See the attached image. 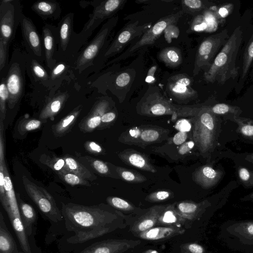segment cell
Masks as SVG:
<instances>
[{
	"label": "cell",
	"instance_id": "cell-1",
	"mask_svg": "<svg viewBox=\"0 0 253 253\" xmlns=\"http://www.w3.org/2000/svg\"><path fill=\"white\" fill-rule=\"evenodd\" d=\"M61 211L66 228L75 233L68 240L74 244L83 243L110 232L116 219L114 213L100 205L62 204Z\"/></svg>",
	"mask_w": 253,
	"mask_h": 253
},
{
	"label": "cell",
	"instance_id": "cell-2",
	"mask_svg": "<svg viewBox=\"0 0 253 253\" xmlns=\"http://www.w3.org/2000/svg\"><path fill=\"white\" fill-rule=\"evenodd\" d=\"M243 31L240 26L234 30L226 43L215 56L210 67L204 73L207 82L224 84L238 75L236 65L237 56L242 44Z\"/></svg>",
	"mask_w": 253,
	"mask_h": 253
},
{
	"label": "cell",
	"instance_id": "cell-3",
	"mask_svg": "<svg viewBox=\"0 0 253 253\" xmlns=\"http://www.w3.org/2000/svg\"><path fill=\"white\" fill-rule=\"evenodd\" d=\"M126 0H108L88 1L93 7L92 12L82 30L79 33L75 32L70 52L71 62L73 64L78 55L94 31L104 20L111 18L118 12Z\"/></svg>",
	"mask_w": 253,
	"mask_h": 253
},
{
	"label": "cell",
	"instance_id": "cell-4",
	"mask_svg": "<svg viewBox=\"0 0 253 253\" xmlns=\"http://www.w3.org/2000/svg\"><path fill=\"white\" fill-rule=\"evenodd\" d=\"M201 108L179 106L167 99L156 87H150L137 103V112L147 116L172 115V119L179 116H195Z\"/></svg>",
	"mask_w": 253,
	"mask_h": 253
},
{
	"label": "cell",
	"instance_id": "cell-5",
	"mask_svg": "<svg viewBox=\"0 0 253 253\" xmlns=\"http://www.w3.org/2000/svg\"><path fill=\"white\" fill-rule=\"evenodd\" d=\"M26 71V52L15 48L3 77L8 93V108L13 109L20 103L25 93Z\"/></svg>",
	"mask_w": 253,
	"mask_h": 253
},
{
	"label": "cell",
	"instance_id": "cell-6",
	"mask_svg": "<svg viewBox=\"0 0 253 253\" xmlns=\"http://www.w3.org/2000/svg\"><path fill=\"white\" fill-rule=\"evenodd\" d=\"M22 7L19 0H2L0 3V44L9 51L20 24Z\"/></svg>",
	"mask_w": 253,
	"mask_h": 253
},
{
	"label": "cell",
	"instance_id": "cell-7",
	"mask_svg": "<svg viewBox=\"0 0 253 253\" xmlns=\"http://www.w3.org/2000/svg\"><path fill=\"white\" fill-rule=\"evenodd\" d=\"M117 21L118 17L110 19L102 25L91 41L81 50L73 65V69L78 74H81L93 65Z\"/></svg>",
	"mask_w": 253,
	"mask_h": 253
},
{
	"label": "cell",
	"instance_id": "cell-8",
	"mask_svg": "<svg viewBox=\"0 0 253 253\" xmlns=\"http://www.w3.org/2000/svg\"><path fill=\"white\" fill-rule=\"evenodd\" d=\"M216 121L208 108L202 107L195 115L193 129V140L199 151L206 153L213 146L215 139Z\"/></svg>",
	"mask_w": 253,
	"mask_h": 253
},
{
	"label": "cell",
	"instance_id": "cell-9",
	"mask_svg": "<svg viewBox=\"0 0 253 253\" xmlns=\"http://www.w3.org/2000/svg\"><path fill=\"white\" fill-rule=\"evenodd\" d=\"M227 29L211 35L200 43L196 55L193 75H197L204 69H208L215 56L229 38Z\"/></svg>",
	"mask_w": 253,
	"mask_h": 253
},
{
	"label": "cell",
	"instance_id": "cell-10",
	"mask_svg": "<svg viewBox=\"0 0 253 253\" xmlns=\"http://www.w3.org/2000/svg\"><path fill=\"white\" fill-rule=\"evenodd\" d=\"M25 189L40 210L54 222L61 221L63 214L58 208L52 196L44 188L39 186L26 176L22 177Z\"/></svg>",
	"mask_w": 253,
	"mask_h": 253
},
{
	"label": "cell",
	"instance_id": "cell-11",
	"mask_svg": "<svg viewBox=\"0 0 253 253\" xmlns=\"http://www.w3.org/2000/svg\"><path fill=\"white\" fill-rule=\"evenodd\" d=\"M183 13L182 10L176 13L168 15L160 19L143 35L139 40L130 46L120 56L109 62L107 65L125 59L142 47L153 44L169 26L177 22Z\"/></svg>",
	"mask_w": 253,
	"mask_h": 253
},
{
	"label": "cell",
	"instance_id": "cell-12",
	"mask_svg": "<svg viewBox=\"0 0 253 253\" xmlns=\"http://www.w3.org/2000/svg\"><path fill=\"white\" fill-rule=\"evenodd\" d=\"M169 130L158 126H134L127 129L120 136V142L142 148L163 140Z\"/></svg>",
	"mask_w": 253,
	"mask_h": 253
},
{
	"label": "cell",
	"instance_id": "cell-13",
	"mask_svg": "<svg viewBox=\"0 0 253 253\" xmlns=\"http://www.w3.org/2000/svg\"><path fill=\"white\" fill-rule=\"evenodd\" d=\"M20 25L27 53L43 64L45 59L42 38L33 21L23 13Z\"/></svg>",
	"mask_w": 253,
	"mask_h": 253
},
{
	"label": "cell",
	"instance_id": "cell-14",
	"mask_svg": "<svg viewBox=\"0 0 253 253\" xmlns=\"http://www.w3.org/2000/svg\"><path fill=\"white\" fill-rule=\"evenodd\" d=\"M151 23L139 25V21L129 23L116 36L104 54L105 58L112 57L120 53L133 40L143 35L151 27Z\"/></svg>",
	"mask_w": 253,
	"mask_h": 253
},
{
	"label": "cell",
	"instance_id": "cell-15",
	"mask_svg": "<svg viewBox=\"0 0 253 253\" xmlns=\"http://www.w3.org/2000/svg\"><path fill=\"white\" fill-rule=\"evenodd\" d=\"M74 17V13H68L62 17L57 26L59 39L55 55L57 61H65L71 63L70 51L75 32L73 30Z\"/></svg>",
	"mask_w": 253,
	"mask_h": 253
},
{
	"label": "cell",
	"instance_id": "cell-16",
	"mask_svg": "<svg viewBox=\"0 0 253 253\" xmlns=\"http://www.w3.org/2000/svg\"><path fill=\"white\" fill-rule=\"evenodd\" d=\"M42 41L45 64L49 71L57 62L55 55L59 44L57 27L45 24L42 28Z\"/></svg>",
	"mask_w": 253,
	"mask_h": 253
},
{
	"label": "cell",
	"instance_id": "cell-17",
	"mask_svg": "<svg viewBox=\"0 0 253 253\" xmlns=\"http://www.w3.org/2000/svg\"><path fill=\"white\" fill-rule=\"evenodd\" d=\"M110 103L105 99H99L94 103L89 113L79 124V127L83 132H89L98 127L102 116L110 109Z\"/></svg>",
	"mask_w": 253,
	"mask_h": 253
},
{
	"label": "cell",
	"instance_id": "cell-18",
	"mask_svg": "<svg viewBox=\"0 0 253 253\" xmlns=\"http://www.w3.org/2000/svg\"><path fill=\"white\" fill-rule=\"evenodd\" d=\"M137 242L107 240L94 243L81 253H120L137 245Z\"/></svg>",
	"mask_w": 253,
	"mask_h": 253
},
{
	"label": "cell",
	"instance_id": "cell-19",
	"mask_svg": "<svg viewBox=\"0 0 253 253\" xmlns=\"http://www.w3.org/2000/svg\"><path fill=\"white\" fill-rule=\"evenodd\" d=\"M26 71L32 83L48 88L49 71L42 64L26 52Z\"/></svg>",
	"mask_w": 253,
	"mask_h": 253
},
{
	"label": "cell",
	"instance_id": "cell-20",
	"mask_svg": "<svg viewBox=\"0 0 253 253\" xmlns=\"http://www.w3.org/2000/svg\"><path fill=\"white\" fill-rule=\"evenodd\" d=\"M119 158L126 164L143 170L155 173L157 171L148 157L144 154L131 149L123 150L118 154Z\"/></svg>",
	"mask_w": 253,
	"mask_h": 253
},
{
	"label": "cell",
	"instance_id": "cell-21",
	"mask_svg": "<svg viewBox=\"0 0 253 253\" xmlns=\"http://www.w3.org/2000/svg\"><path fill=\"white\" fill-rule=\"evenodd\" d=\"M69 97V94L67 91H58L51 95L41 111L39 116L40 119H53L63 107Z\"/></svg>",
	"mask_w": 253,
	"mask_h": 253
},
{
	"label": "cell",
	"instance_id": "cell-22",
	"mask_svg": "<svg viewBox=\"0 0 253 253\" xmlns=\"http://www.w3.org/2000/svg\"><path fill=\"white\" fill-rule=\"evenodd\" d=\"M31 9L44 20H57L61 13L60 3L55 0H38L33 3Z\"/></svg>",
	"mask_w": 253,
	"mask_h": 253
},
{
	"label": "cell",
	"instance_id": "cell-23",
	"mask_svg": "<svg viewBox=\"0 0 253 253\" xmlns=\"http://www.w3.org/2000/svg\"><path fill=\"white\" fill-rule=\"evenodd\" d=\"M166 206L157 205L149 210L134 223L132 231L139 234L153 227L157 223L158 219Z\"/></svg>",
	"mask_w": 253,
	"mask_h": 253
},
{
	"label": "cell",
	"instance_id": "cell-24",
	"mask_svg": "<svg viewBox=\"0 0 253 253\" xmlns=\"http://www.w3.org/2000/svg\"><path fill=\"white\" fill-rule=\"evenodd\" d=\"M73 68L71 63L65 61H57L49 70V87L51 95L59 87L63 81L67 77L70 69Z\"/></svg>",
	"mask_w": 253,
	"mask_h": 253
},
{
	"label": "cell",
	"instance_id": "cell-25",
	"mask_svg": "<svg viewBox=\"0 0 253 253\" xmlns=\"http://www.w3.org/2000/svg\"><path fill=\"white\" fill-rule=\"evenodd\" d=\"M184 230L177 227L160 226L152 227L138 234L139 238L146 240L156 241L182 234Z\"/></svg>",
	"mask_w": 253,
	"mask_h": 253
},
{
	"label": "cell",
	"instance_id": "cell-26",
	"mask_svg": "<svg viewBox=\"0 0 253 253\" xmlns=\"http://www.w3.org/2000/svg\"><path fill=\"white\" fill-rule=\"evenodd\" d=\"M220 173L209 166L198 169L193 173L195 182L204 188H208L214 185L220 178Z\"/></svg>",
	"mask_w": 253,
	"mask_h": 253
},
{
	"label": "cell",
	"instance_id": "cell-27",
	"mask_svg": "<svg viewBox=\"0 0 253 253\" xmlns=\"http://www.w3.org/2000/svg\"><path fill=\"white\" fill-rule=\"evenodd\" d=\"M4 187L6 191L8 209L6 211L8 217H21L20 211L12 183L9 176L6 164L4 165Z\"/></svg>",
	"mask_w": 253,
	"mask_h": 253
},
{
	"label": "cell",
	"instance_id": "cell-28",
	"mask_svg": "<svg viewBox=\"0 0 253 253\" xmlns=\"http://www.w3.org/2000/svg\"><path fill=\"white\" fill-rule=\"evenodd\" d=\"M83 108L82 105L74 108L66 116L61 119L52 127L54 136L60 137L68 133L76 123Z\"/></svg>",
	"mask_w": 253,
	"mask_h": 253
},
{
	"label": "cell",
	"instance_id": "cell-29",
	"mask_svg": "<svg viewBox=\"0 0 253 253\" xmlns=\"http://www.w3.org/2000/svg\"><path fill=\"white\" fill-rule=\"evenodd\" d=\"M184 218L177 211L174 205L167 206L161 213L157 221L158 224L177 227L184 221Z\"/></svg>",
	"mask_w": 253,
	"mask_h": 253
},
{
	"label": "cell",
	"instance_id": "cell-30",
	"mask_svg": "<svg viewBox=\"0 0 253 253\" xmlns=\"http://www.w3.org/2000/svg\"><path fill=\"white\" fill-rule=\"evenodd\" d=\"M158 58L167 67L170 68L178 67L182 61L181 50L174 46L167 47L163 49L158 53Z\"/></svg>",
	"mask_w": 253,
	"mask_h": 253
},
{
	"label": "cell",
	"instance_id": "cell-31",
	"mask_svg": "<svg viewBox=\"0 0 253 253\" xmlns=\"http://www.w3.org/2000/svg\"><path fill=\"white\" fill-rule=\"evenodd\" d=\"M17 251L16 244L7 229L2 214H0V253H13Z\"/></svg>",
	"mask_w": 253,
	"mask_h": 253
},
{
	"label": "cell",
	"instance_id": "cell-32",
	"mask_svg": "<svg viewBox=\"0 0 253 253\" xmlns=\"http://www.w3.org/2000/svg\"><path fill=\"white\" fill-rule=\"evenodd\" d=\"M67 170L87 180L93 181L96 176L83 164L74 158L66 156L63 157Z\"/></svg>",
	"mask_w": 253,
	"mask_h": 253
},
{
	"label": "cell",
	"instance_id": "cell-33",
	"mask_svg": "<svg viewBox=\"0 0 253 253\" xmlns=\"http://www.w3.org/2000/svg\"><path fill=\"white\" fill-rule=\"evenodd\" d=\"M167 91L172 97L181 100L190 99L197 96V91L191 86L169 81L167 85Z\"/></svg>",
	"mask_w": 253,
	"mask_h": 253
},
{
	"label": "cell",
	"instance_id": "cell-34",
	"mask_svg": "<svg viewBox=\"0 0 253 253\" xmlns=\"http://www.w3.org/2000/svg\"><path fill=\"white\" fill-rule=\"evenodd\" d=\"M17 202L23 224L29 235L31 233L32 225L36 219V213L31 205L22 201L19 196H17Z\"/></svg>",
	"mask_w": 253,
	"mask_h": 253
},
{
	"label": "cell",
	"instance_id": "cell-35",
	"mask_svg": "<svg viewBox=\"0 0 253 253\" xmlns=\"http://www.w3.org/2000/svg\"><path fill=\"white\" fill-rule=\"evenodd\" d=\"M115 169L120 177L124 181L130 183H141L147 180L145 176L135 170L120 167H116Z\"/></svg>",
	"mask_w": 253,
	"mask_h": 253
},
{
	"label": "cell",
	"instance_id": "cell-36",
	"mask_svg": "<svg viewBox=\"0 0 253 253\" xmlns=\"http://www.w3.org/2000/svg\"><path fill=\"white\" fill-rule=\"evenodd\" d=\"M5 163L4 159V146H0V200L1 203L6 211L8 209L6 191L4 187V165Z\"/></svg>",
	"mask_w": 253,
	"mask_h": 253
},
{
	"label": "cell",
	"instance_id": "cell-37",
	"mask_svg": "<svg viewBox=\"0 0 253 253\" xmlns=\"http://www.w3.org/2000/svg\"><path fill=\"white\" fill-rule=\"evenodd\" d=\"M40 160L42 163L46 165L57 173L62 171H68L66 168L65 161L63 158L42 155Z\"/></svg>",
	"mask_w": 253,
	"mask_h": 253
},
{
	"label": "cell",
	"instance_id": "cell-38",
	"mask_svg": "<svg viewBox=\"0 0 253 253\" xmlns=\"http://www.w3.org/2000/svg\"><path fill=\"white\" fill-rule=\"evenodd\" d=\"M242 71L240 82L244 80L253 61V34L249 40L243 54Z\"/></svg>",
	"mask_w": 253,
	"mask_h": 253
},
{
	"label": "cell",
	"instance_id": "cell-39",
	"mask_svg": "<svg viewBox=\"0 0 253 253\" xmlns=\"http://www.w3.org/2000/svg\"><path fill=\"white\" fill-rule=\"evenodd\" d=\"M176 210L184 218L191 219L199 209V205L190 201H182L178 203Z\"/></svg>",
	"mask_w": 253,
	"mask_h": 253
},
{
	"label": "cell",
	"instance_id": "cell-40",
	"mask_svg": "<svg viewBox=\"0 0 253 253\" xmlns=\"http://www.w3.org/2000/svg\"><path fill=\"white\" fill-rule=\"evenodd\" d=\"M57 174L61 179L69 185L90 186V183L87 180L69 171H62L57 173Z\"/></svg>",
	"mask_w": 253,
	"mask_h": 253
},
{
	"label": "cell",
	"instance_id": "cell-41",
	"mask_svg": "<svg viewBox=\"0 0 253 253\" xmlns=\"http://www.w3.org/2000/svg\"><path fill=\"white\" fill-rule=\"evenodd\" d=\"M8 99V90L5 77H2L0 85V121L4 122L6 113V104Z\"/></svg>",
	"mask_w": 253,
	"mask_h": 253
},
{
	"label": "cell",
	"instance_id": "cell-42",
	"mask_svg": "<svg viewBox=\"0 0 253 253\" xmlns=\"http://www.w3.org/2000/svg\"><path fill=\"white\" fill-rule=\"evenodd\" d=\"M182 11L191 14L199 12L205 8V4L200 0H182Z\"/></svg>",
	"mask_w": 253,
	"mask_h": 253
},
{
	"label": "cell",
	"instance_id": "cell-43",
	"mask_svg": "<svg viewBox=\"0 0 253 253\" xmlns=\"http://www.w3.org/2000/svg\"><path fill=\"white\" fill-rule=\"evenodd\" d=\"M106 201L111 206L120 210L130 211L134 209L131 204L121 198L108 197Z\"/></svg>",
	"mask_w": 253,
	"mask_h": 253
},
{
	"label": "cell",
	"instance_id": "cell-44",
	"mask_svg": "<svg viewBox=\"0 0 253 253\" xmlns=\"http://www.w3.org/2000/svg\"><path fill=\"white\" fill-rule=\"evenodd\" d=\"M41 125L42 122L37 119L24 120L19 123L18 130L21 133L23 134L27 132L39 128Z\"/></svg>",
	"mask_w": 253,
	"mask_h": 253
},
{
	"label": "cell",
	"instance_id": "cell-45",
	"mask_svg": "<svg viewBox=\"0 0 253 253\" xmlns=\"http://www.w3.org/2000/svg\"><path fill=\"white\" fill-rule=\"evenodd\" d=\"M85 158L90 163L91 167L99 174L106 176H110L111 175L109 168L107 164L100 160L85 157Z\"/></svg>",
	"mask_w": 253,
	"mask_h": 253
},
{
	"label": "cell",
	"instance_id": "cell-46",
	"mask_svg": "<svg viewBox=\"0 0 253 253\" xmlns=\"http://www.w3.org/2000/svg\"><path fill=\"white\" fill-rule=\"evenodd\" d=\"M172 196V192L169 190H161L155 191L147 195L145 200L150 202H158L166 200Z\"/></svg>",
	"mask_w": 253,
	"mask_h": 253
},
{
	"label": "cell",
	"instance_id": "cell-47",
	"mask_svg": "<svg viewBox=\"0 0 253 253\" xmlns=\"http://www.w3.org/2000/svg\"><path fill=\"white\" fill-rule=\"evenodd\" d=\"M208 109L213 114L222 115L228 112L236 111L237 108L234 106L225 103L216 104L211 107H208Z\"/></svg>",
	"mask_w": 253,
	"mask_h": 253
},
{
	"label": "cell",
	"instance_id": "cell-48",
	"mask_svg": "<svg viewBox=\"0 0 253 253\" xmlns=\"http://www.w3.org/2000/svg\"><path fill=\"white\" fill-rule=\"evenodd\" d=\"M169 81L188 86H191L192 82L191 79L187 75L184 74L173 76L169 78Z\"/></svg>",
	"mask_w": 253,
	"mask_h": 253
},
{
	"label": "cell",
	"instance_id": "cell-49",
	"mask_svg": "<svg viewBox=\"0 0 253 253\" xmlns=\"http://www.w3.org/2000/svg\"><path fill=\"white\" fill-rule=\"evenodd\" d=\"M192 128L190 122L186 119H180L177 120L175 124V128L180 132H188Z\"/></svg>",
	"mask_w": 253,
	"mask_h": 253
},
{
	"label": "cell",
	"instance_id": "cell-50",
	"mask_svg": "<svg viewBox=\"0 0 253 253\" xmlns=\"http://www.w3.org/2000/svg\"><path fill=\"white\" fill-rule=\"evenodd\" d=\"M85 149L90 153L100 154L103 152V148L94 141H86L84 143Z\"/></svg>",
	"mask_w": 253,
	"mask_h": 253
},
{
	"label": "cell",
	"instance_id": "cell-51",
	"mask_svg": "<svg viewBox=\"0 0 253 253\" xmlns=\"http://www.w3.org/2000/svg\"><path fill=\"white\" fill-rule=\"evenodd\" d=\"M130 81V76L127 72H123L118 75L116 79V84L118 87H125Z\"/></svg>",
	"mask_w": 253,
	"mask_h": 253
},
{
	"label": "cell",
	"instance_id": "cell-52",
	"mask_svg": "<svg viewBox=\"0 0 253 253\" xmlns=\"http://www.w3.org/2000/svg\"><path fill=\"white\" fill-rule=\"evenodd\" d=\"M194 146L195 142L194 141L190 140L185 142L180 146L178 150V152L181 155H185L191 150Z\"/></svg>",
	"mask_w": 253,
	"mask_h": 253
},
{
	"label": "cell",
	"instance_id": "cell-53",
	"mask_svg": "<svg viewBox=\"0 0 253 253\" xmlns=\"http://www.w3.org/2000/svg\"><path fill=\"white\" fill-rule=\"evenodd\" d=\"M188 138L186 132L178 131L173 137L172 141L176 145H181L185 142Z\"/></svg>",
	"mask_w": 253,
	"mask_h": 253
},
{
	"label": "cell",
	"instance_id": "cell-54",
	"mask_svg": "<svg viewBox=\"0 0 253 253\" xmlns=\"http://www.w3.org/2000/svg\"><path fill=\"white\" fill-rule=\"evenodd\" d=\"M116 118V114L115 112L108 111L106 112L101 118V122L99 126L103 125H106L112 123Z\"/></svg>",
	"mask_w": 253,
	"mask_h": 253
},
{
	"label": "cell",
	"instance_id": "cell-55",
	"mask_svg": "<svg viewBox=\"0 0 253 253\" xmlns=\"http://www.w3.org/2000/svg\"><path fill=\"white\" fill-rule=\"evenodd\" d=\"M186 247L191 253H203L204 251L201 245L196 243L189 244Z\"/></svg>",
	"mask_w": 253,
	"mask_h": 253
},
{
	"label": "cell",
	"instance_id": "cell-56",
	"mask_svg": "<svg viewBox=\"0 0 253 253\" xmlns=\"http://www.w3.org/2000/svg\"><path fill=\"white\" fill-rule=\"evenodd\" d=\"M241 131L242 133L245 136H253V126L250 125H245L241 127Z\"/></svg>",
	"mask_w": 253,
	"mask_h": 253
},
{
	"label": "cell",
	"instance_id": "cell-57",
	"mask_svg": "<svg viewBox=\"0 0 253 253\" xmlns=\"http://www.w3.org/2000/svg\"><path fill=\"white\" fill-rule=\"evenodd\" d=\"M240 178L243 181H247L250 176L249 171L245 168H241L239 171Z\"/></svg>",
	"mask_w": 253,
	"mask_h": 253
},
{
	"label": "cell",
	"instance_id": "cell-58",
	"mask_svg": "<svg viewBox=\"0 0 253 253\" xmlns=\"http://www.w3.org/2000/svg\"><path fill=\"white\" fill-rule=\"evenodd\" d=\"M157 69V66H153L148 71L147 76L146 78V81L147 83H153L155 81L154 76V73Z\"/></svg>",
	"mask_w": 253,
	"mask_h": 253
},
{
	"label": "cell",
	"instance_id": "cell-59",
	"mask_svg": "<svg viewBox=\"0 0 253 253\" xmlns=\"http://www.w3.org/2000/svg\"><path fill=\"white\" fill-rule=\"evenodd\" d=\"M248 231L251 234L253 235V224L249 226Z\"/></svg>",
	"mask_w": 253,
	"mask_h": 253
},
{
	"label": "cell",
	"instance_id": "cell-60",
	"mask_svg": "<svg viewBox=\"0 0 253 253\" xmlns=\"http://www.w3.org/2000/svg\"><path fill=\"white\" fill-rule=\"evenodd\" d=\"M149 253H158L156 251H151Z\"/></svg>",
	"mask_w": 253,
	"mask_h": 253
}]
</instances>
